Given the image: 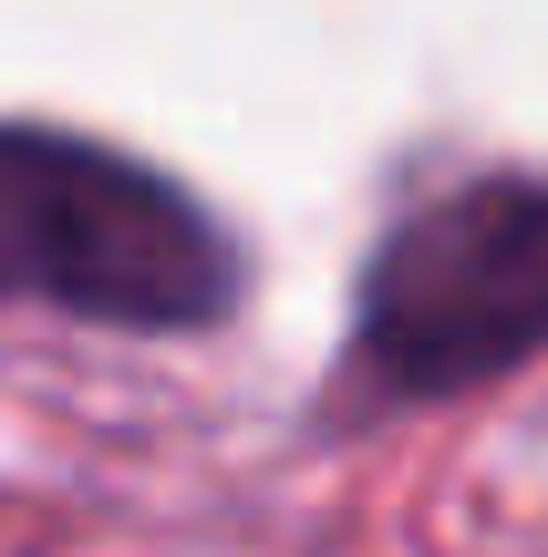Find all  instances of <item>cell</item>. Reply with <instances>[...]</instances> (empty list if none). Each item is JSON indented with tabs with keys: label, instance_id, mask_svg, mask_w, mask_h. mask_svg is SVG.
<instances>
[{
	"label": "cell",
	"instance_id": "2",
	"mask_svg": "<svg viewBox=\"0 0 548 557\" xmlns=\"http://www.w3.org/2000/svg\"><path fill=\"white\" fill-rule=\"evenodd\" d=\"M363 341L404 393L487 382L548 341V176H487L383 238Z\"/></svg>",
	"mask_w": 548,
	"mask_h": 557
},
{
	"label": "cell",
	"instance_id": "1",
	"mask_svg": "<svg viewBox=\"0 0 548 557\" xmlns=\"http://www.w3.org/2000/svg\"><path fill=\"white\" fill-rule=\"evenodd\" d=\"M228 289H239V248L207 227L186 186L41 124H0V299L186 331L218 320Z\"/></svg>",
	"mask_w": 548,
	"mask_h": 557
}]
</instances>
